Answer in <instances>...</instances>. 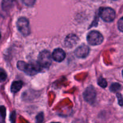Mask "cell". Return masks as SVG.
I'll return each instance as SVG.
<instances>
[{"instance_id":"cell-1","label":"cell","mask_w":123,"mask_h":123,"mask_svg":"<svg viewBox=\"0 0 123 123\" xmlns=\"http://www.w3.org/2000/svg\"><path fill=\"white\" fill-rule=\"evenodd\" d=\"M17 67L20 70L24 71L29 75L36 74V73L39 72L42 68L38 62H31L30 64H27L22 61H18L17 63Z\"/></svg>"},{"instance_id":"cell-2","label":"cell","mask_w":123,"mask_h":123,"mask_svg":"<svg viewBox=\"0 0 123 123\" xmlns=\"http://www.w3.org/2000/svg\"><path fill=\"white\" fill-rule=\"evenodd\" d=\"M52 56L48 50H43L40 53L38 58V63L42 68H47L51 65Z\"/></svg>"},{"instance_id":"cell-3","label":"cell","mask_w":123,"mask_h":123,"mask_svg":"<svg viewBox=\"0 0 123 123\" xmlns=\"http://www.w3.org/2000/svg\"><path fill=\"white\" fill-rule=\"evenodd\" d=\"M103 41V37L101 33L97 31H92L87 35V42L92 46L100 44Z\"/></svg>"},{"instance_id":"cell-4","label":"cell","mask_w":123,"mask_h":123,"mask_svg":"<svg viewBox=\"0 0 123 123\" xmlns=\"http://www.w3.org/2000/svg\"><path fill=\"white\" fill-rule=\"evenodd\" d=\"M17 27L19 32L24 36H27L30 33L29 22L25 18H20L17 22Z\"/></svg>"},{"instance_id":"cell-5","label":"cell","mask_w":123,"mask_h":123,"mask_svg":"<svg viewBox=\"0 0 123 123\" xmlns=\"http://www.w3.org/2000/svg\"><path fill=\"white\" fill-rule=\"evenodd\" d=\"M100 16L104 21L111 22L115 18V12L112 8L107 7L102 8L100 10Z\"/></svg>"},{"instance_id":"cell-6","label":"cell","mask_w":123,"mask_h":123,"mask_svg":"<svg viewBox=\"0 0 123 123\" xmlns=\"http://www.w3.org/2000/svg\"><path fill=\"white\" fill-rule=\"evenodd\" d=\"M96 97V92L93 86H90L85 90L84 92V97L85 100L90 103H93Z\"/></svg>"},{"instance_id":"cell-7","label":"cell","mask_w":123,"mask_h":123,"mask_svg":"<svg viewBox=\"0 0 123 123\" xmlns=\"http://www.w3.org/2000/svg\"><path fill=\"white\" fill-rule=\"evenodd\" d=\"M90 52V48L85 44H82L78 47L75 50V54L77 57L80 58H84L86 57Z\"/></svg>"},{"instance_id":"cell-8","label":"cell","mask_w":123,"mask_h":123,"mask_svg":"<svg viewBox=\"0 0 123 123\" xmlns=\"http://www.w3.org/2000/svg\"><path fill=\"white\" fill-rule=\"evenodd\" d=\"M79 38L76 35L70 34L66 37L64 41L65 46L67 48H73L78 43Z\"/></svg>"},{"instance_id":"cell-9","label":"cell","mask_w":123,"mask_h":123,"mask_svg":"<svg viewBox=\"0 0 123 123\" xmlns=\"http://www.w3.org/2000/svg\"><path fill=\"white\" fill-rule=\"evenodd\" d=\"M52 56L55 61L57 62H61L66 58V53L62 49L58 48L54 50Z\"/></svg>"},{"instance_id":"cell-10","label":"cell","mask_w":123,"mask_h":123,"mask_svg":"<svg viewBox=\"0 0 123 123\" xmlns=\"http://www.w3.org/2000/svg\"><path fill=\"white\" fill-rule=\"evenodd\" d=\"M22 85L23 83L22 81H20V80L14 81L11 85V91L13 93H16V92H18L22 87Z\"/></svg>"},{"instance_id":"cell-11","label":"cell","mask_w":123,"mask_h":123,"mask_svg":"<svg viewBox=\"0 0 123 123\" xmlns=\"http://www.w3.org/2000/svg\"><path fill=\"white\" fill-rule=\"evenodd\" d=\"M14 0H2V8L4 11H8L13 7Z\"/></svg>"},{"instance_id":"cell-12","label":"cell","mask_w":123,"mask_h":123,"mask_svg":"<svg viewBox=\"0 0 123 123\" xmlns=\"http://www.w3.org/2000/svg\"><path fill=\"white\" fill-rule=\"evenodd\" d=\"M7 73L3 68H0V82L5 81L7 79Z\"/></svg>"},{"instance_id":"cell-13","label":"cell","mask_w":123,"mask_h":123,"mask_svg":"<svg viewBox=\"0 0 123 123\" xmlns=\"http://www.w3.org/2000/svg\"><path fill=\"white\" fill-rule=\"evenodd\" d=\"M120 88H121V85L118 83H114V84H112L110 87L111 91H112V92H117Z\"/></svg>"},{"instance_id":"cell-14","label":"cell","mask_w":123,"mask_h":123,"mask_svg":"<svg viewBox=\"0 0 123 123\" xmlns=\"http://www.w3.org/2000/svg\"><path fill=\"white\" fill-rule=\"evenodd\" d=\"M98 84L100 86H101L102 88H106L107 86V82L106 80L105 79H103V78H100L98 80Z\"/></svg>"},{"instance_id":"cell-15","label":"cell","mask_w":123,"mask_h":123,"mask_svg":"<svg viewBox=\"0 0 123 123\" xmlns=\"http://www.w3.org/2000/svg\"><path fill=\"white\" fill-rule=\"evenodd\" d=\"M22 1L26 6L31 7V6H32L34 5L36 0H22Z\"/></svg>"},{"instance_id":"cell-16","label":"cell","mask_w":123,"mask_h":123,"mask_svg":"<svg viewBox=\"0 0 123 123\" xmlns=\"http://www.w3.org/2000/svg\"><path fill=\"white\" fill-rule=\"evenodd\" d=\"M6 108L3 106H0V116L2 119H4L6 117Z\"/></svg>"},{"instance_id":"cell-17","label":"cell","mask_w":123,"mask_h":123,"mask_svg":"<svg viewBox=\"0 0 123 123\" xmlns=\"http://www.w3.org/2000/svg\"><path fill=\"white\" fill-rule=\"evenodd\" d=\"M118 29L120 31H121V32H123V17H122L118 20Z\"/></svg>"},{"instance_id":"cell-18","label":"cell","mask_w":123,"mask_h":123,"mask_svg":"<svg viewBox=\"0 0 123 123\" xmlns=\"http://www.w3.org/2000/svg\"><path fill=\"white\" fill-rule=\"evenodd\" d=\"M43 121V114L40 113L37 116V122H42Z\"/></svg>"},{"instance_id":"cell-19","label":"cell","mask_w":123,"mask_h":123,"mask_svg":"<svg viewBox=\"0 0 123 123\" xmlns=\"http://www.w3.org/2000/svg\"><path fill=\"white\" fill-rule=\"evenodd\" d=\"M117 97L118 98V102H119V104L121 106L123 105V100L122 97L120 95V94H117Z\"/></svg>"},{"instance_id":"cell-20","label":"cell","mask_w":123,"mask_h":123,"mask_svg":"<svg viewBox=\"0 0 123 123\" xmlns=\"http://www.w3.org/2000/svg\"><path fill=\"white\" fill-rule=\"evenodd\" d=\"M1 33H0V39H1Z\"/></svg>"},{"instance_id":"cell-21","label":"cell","mask_w":123,"mask_h":123,"mask_svg":"<svg viewBox=\"0 0 123 123\" xmlns=\"http://www.w3.org/2000/svg\"><path fill=\"white\" fill-rule=\"evenodd\" d=\"M122 74H123V72H122Z\"/></svg>"}]
</instances>
